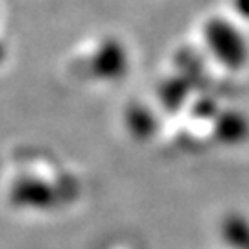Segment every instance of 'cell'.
<instances>
[{"mask_svg":"<svg viewBox=\"0 0 249 249\" xmlns=\"http://www.w3.org/2000/svg\"><path fill=\"white\" fill-rule=\"evenodd\" d=\"M238 8L249 15V0H238Z\"/></svg>","mask_w":249,"mask_h":249,"instance_id":"1","label":"cell"}]
</instances>
